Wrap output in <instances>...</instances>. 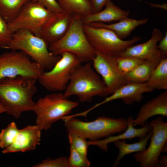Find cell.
Masks as SVG:
<instances>
[{"mask_svg":"<svg viewBox=\"0 0 167 167\" xmlns=\"http://www.w3.org/2000/svg\"><path fill=\"white\" fill-rule=\"evenodd\" d=\"M37 80L22 76L0 80V103L6 113L17 118L25 111H33L32 98L37 91Z\"/></svg>","mask_w":167,"mask_h":167,"instance_id":"6da1fadb","label":"cell"},{"mask_svg":"<svg viewBox=\"0 0 167 167\" xmlns=\"http://www.w3.org/2000/svg\"><path fill=\"white\" fill-rule=\"evenodd\" d=\"M92 62L80 64L74 69L63 93L65 97L76 95L80 102H91L94 96L108 95L104 82L92 69Z\"/></svg>","mask_w":167,"mask_h":167,"instance_id":"7a4b0ae2","label":"cell"},{"mask_svg":"<svg viewBox=\"0 0 167 167\" xmlns=\"http://www.w3.org/2000/svg\"><path fill=\"white\" fill-rule=\"evenodd\" d=\"M84 26L82 16L74 15L65 34L58 40L49 45L50 51L56 56L69 52L76 55L82 62L92 61L96 53L86 37Z\"/></svg>","mask_w":167,"mask_h":167,"instance_id":"3957f363","label":"cell"},{"mask_svg":"<svg viewBox=\"0 0 167 167\" xmlns=\"http://www.w3.org/2000/svg\"><path fill=\"white\" fill-rule=\"evenodd\" d=\"M49 45L42 37L36 36L28 30L21 29L13 33L11 41L4 49L22 51L44 70H50L61 56L52 53Z\"/></svg>","mask_w":167,"mask_h":167,"instance_id":"277c9868","label":"cell"},{"mask_svg":"<svg viewBox=\"0 0 167 167\" xmlns=\"http://www.w3.org/2000/svg\"><path fill=\"white\" fill-rule=\"evenodd\" d=\"M63 120L68 133L91 141L100 140L115 134L121 133L126 129L128 124L127 118H114L104 116L99 117L95 120L89 122L74 117Z\"/></svg>","mask_w":167,"mask_h":167,"instance_id":"5b68a950","label":"cell"},{"mask_svg":"<svg viewBox=\"0 0 167 167\" xmlns=\"http://www.w3.org/2000/svg\"><path fill=\"white\" fill-rule=\"evenodd\" d=\"M78 104V101L68 100L59 92L47 94L35 103L33 111L36 115V125L41 130L49 129L54 123L70 114Z\"/></svg>","mask_w":167,"mask_h":167,"instance_id":"8992f818","label":"cell"},{"mask_svg":"<svg viewBox=\"0 0 167 167\" xmlns=\"http://www.w3.org/2000/svg\"><path fill=\"white\" fill-rule=\"evenodd\" d=\"M84 29L90 45L95 51L116 58L127 48L141 39L138 36L130 40L120 38L113 31L84 24Z\"/></svg>","mask_w":167,"mask_h":167,"instance_id":"52a82bcc","label":"cell"},{"mask_svg":"<svg viewBox=\"0 0 167 167\" xmlns=\"http://www.w3.org/2000/svg\"><path fill=\"white\" fill-rule=\"evenodd\" d=\"M44 71L22 51L11 50L0 54V80L18 76L38 80Z\"/></svg>","mask_w":167,"mask_h":167,"instance_id":"ba28073f","label":"cell"},{"mask_svg":"<svg viewBox=\"0 0 167 167\" xmlns=\"http://www.w3.org/2000/svg\"><path fill=\"white\" fill-rule=\"evenodd\" d=\"M61 56L53 67L48 71H44L38 79L43 87L50 92L65 90L73 70L82 63L76 55L70 52H64Z\"/></svg>","mask_w":167,"mask_h":167,"instance_id":"9c48e42d","label":"cell"},{"mask_svg":"<svg viewBox=\"0 0 167 167\" xmlns=\"http://www.w3.org/2000/svg\"><path fill=\"white\" fill-rule=\"evenodd\" d=\"M55 13L39 3L30 0L24 6L17 17L7 23L8 27L12 33L19 29H24L41 37L43 28Z\"/></svg>","mask_w":167,"mask_h":167,"instance_id":"30bf717a","label":"cell"},{"mask_svg":"<svg viewBox=\"0 0 167 167\" xmlns=\"http://www.w3.org/2000/svg\"><path fill=\"white\" fill-rule=\"evenodd\" d=\"M160 116L151 121L152 134L149 145L143 152L135 153L133 157L140 167H159L161 153L167 151V122Z\"/></svg>","mask_w":167,"mask_h":167,"instance_id":"8fae6325","label":"cell"},{"mask_svg":"<svg viewBox=\"0 0 167 167\" xmlns=\"http://www.w3.org/2000/svg\"><path fill=\"white\" fill-rule=\"evenodd\" d=\"M93 65L103 78L108 95L127 84L124 73L119 68L115 58L96 51Z\"/></svg>","mask_w":167,"mask_h":167,"instance_id":"7c38bea8","label":"cell"},{"mask_svg":"<svg viewBox=\"0 0 167 167\" xmlns=\"http://www.w3.org/2000/svg\"><path fill=\"white\" fill-rule=\"evenodd\" d=\"M163 36V33L159 29L154 28L148 40L131 46L122 53L119 57H133L158 64L163 57L158 49L157 43Z\"/></svg>","mask_w":167,"mask_h":167,"instance_id":"4fadbf2b","label":"cell"},{"mask_svg":"<svg viewBox=\"0 0 167 167\" xmlns=\"http://www.w3.org/2000/svg\"><path fill=\"white\" fill-rule=\"evenodd\" d=\"M153 91L147 86L146 83H127L89 110L90 111L103 104L118 99L122 100L125 104L128 105H131L134 102H139L143 98V94Z\"/></svg>","mask_w":167,"mask_h":167,"instance_id":"5bb4252c","label":"cell"},{"mask_svg":"<svg viewBox=\"0 0 167 167\" xmlns=\"http://www.w3.org/2000/svg\"><path fill=\"white\" fill-rule=\"evenodd\" d=\"M41 130L37 125L19 130L13 143L2 151L4 154L33 150L41 141Z\"/></svg>","mask_w":167,"mask_h":167,"instance_id":"9a60e30c","label":"cell"},{"mask_svg":"<svg viewBox=\"0 0 167 167\" xmlns=\"http://www.w3.org/2000/svg\"><path fill=\"white\" fill-rule=\"evenodd\" d=\"M74 15L63 11L55 13L43 28L41 37L49 45L58 40L67 32Z\"/></svg>","mask_w":167,"mask_h":167,"instance_id":"2e32d148","label":"cell"},{"mask_svg":"<svg viewBox=\"0 0 167 167\" xmlns=\"http://www.w3.org/2000/svg\"><path fill=\"white\" fill-rule=\"evenodd\" d=\"M156 115L163 117L167 116V90L144 104L132 122L135 127L138 125L142 126L149 118Z\"/></svg>","mask_w":167,"mask_h":167,"instance_id":"e0dca14e","label":"cell"},{"mask_svg":"<svg viewBox=\"0 0 167 167\" xmlns=\"http://www.w3.org/2000/svg\"><path fill=\"white\" fill-rule=\"evenodd\" d=\"M128 124L126 129L123 132L115 136H111L105 139L93 141L92 144L96 145L101 149L107 151L108 144L111 143L121 140L131 139L135 138H139L140 139L145 137L152 130L150 122L147 121L142 127L135 128L132 122L133 118L129 117L127 118Z\"/></svg>","mask_w":167,"mask_h":167,"instance_id":"ac0fdd59","label":"cell"},{"mask_svg":"<svg viewBox=\"0 0 167 167\" xmlns=\"http://www.w3.org/2000/svg\"><path fill=\"white\" fill-rule=\"evenodd\" d=\"M105 9L94 13L82 16L84 24L92 23L106 22L119 21L128 17L131 11L122 9L110 0L105 4Z\"/></svg>","mask_w":167,"mask_h":167,"instance_id":"d6986e66","label":"cell"},{"mask_svg":"<svg viewBox=\"0 0 167 167\" xmlns=\"http://www.w3.org/2000/svg\"><path fill=\"white\" fill-rule=\"evenodd\" d=\"M118 21V22L111 24L96 22L86 24L109 29L113 31L120 38L123 40L129 36L136 28L146 24L148 21V19L137 20L128 17Z\"/></svg>","mask_w":167,"mask_h":167,"instance_id":"ffe728a7","label":"cell"},{"mask_svg":"<svg viewBox=\"0 0 167 167\" xmlns=\"http://www.w3.org/2000/svg\"><path fill=\"white\" fill-rule=\"evenodd\" d=\"M152 134V130L145 137L137 142L127 143L125 140H118L113 142L118 150V154L114 162L113 167H116L120 164V161L126 155L137 152H142L146 149V146Z\"/></svg>","mask_w":167,"mask_h":167,"instance_id":"44dd1931","label":"cell"},{"mask_svg":"<svg viewBox=\"0 0 167 167\" xmlns=\"http://www.w3.org/2000/svg\"><path fill=\"white\" fill-rule=\"evenodd\" d=\"M158 64L145 61L131 71L124 73L127 83H142L146 82Z\"/></svg>","mask_w":167,"mask_h":167,"instance_id":"7402d4cb","label":"cell"},{"mask_svg":"<svg viewBox=\"0 0 167 167\" xmlns=\"http://www.w3.org/2000/svg\"><path fill=\"white\" fill-rule=\"evenodd\" d=\"M147 86L153 90H167V58L163 57L146 82Z\"/></svg>","mask_w":167,"mask_h":167,"instance_id":"603a6c76","label":"cell"},{"mask_svg":"<svg viewBox=\"0 0 167 167\" xmlns=\"http://www.w3.org/2000/svg\"><path fill=\"white\" fill-rule=\"evenodd\" d=\"M63 11L81 16L93 13L90 0H56Z\"/></svg>","mask_w":167,"mask_h":167,"instance_id":"cb8c5ba5","label":"cell"},{"mask_svg":"<svg viewBox=\"0 0 167 167\" xmlns=\"http://www.w3.org/2000/svg\"><path fill=\"white\" fill-rule=\"evenodd\" d=\"M30 0H0V15L7 23L13 20Z\"/></svg>","mask_w":167,"mask_h":167,"instance_id":"d4e9b609","label":"cell"},{"mask_svg":"<svg viewBox=\"0 0 167 167\" xmlns=\"http://www.w3.org/2000/svg\"><path fill=\"white\" fill-rule=\"evenodd\" d=\"M19 131L14 122L2 129L0 132V147L4 149L10 146L15 140Z\"/></svg>","mask_w":167,"mask_h":167,"instance_id":"484cf974","label":"cell"},{"mask_svg":"<svg viewBox=\"0 0 167 167\" xmlns=\"http://www.w3.org/2000/svg\"><path fill=\"white\" fill-rule=\"evenodd\" d=\"M117 65L124 73L129 72L145 61L133 57H119L115 58Z\"/></svg>","mask_w":167,"mask_h":167,"instance_id":"4316f807","label":"cell"},{"mask_svg":"<svg viewBox=\"0 0 167 167\" xmlns=\"http://www.w3.org/2000/svg\"><path fill=\"white\" fill-rule=\"evenodd\" d=\"M68 138L70 146L81 154L87 157L88 148L89 145L86 139L71 133H68Z\"/></svg>","mask_w":167,"mask_h":167,"instance_id":"83f0119b","label":"cell"},{"mask_svg":"<svg viewBox=\"0 0 167 167\" xmlns=\"http://www.w3.org/2000/svg\"><path fill=\"white\" fill-rule=\"evenodd\" d=\"M68 160L70 167H88L91 164L87 157L81 154L71 146Z\"/></svg>","mask_w":167,"mask_h":167,"instance_id":"f1b7e54d","label":"cell"},{"mask_svg":"<svg viewBox=\"0 0 167 167\" xmlns=\"http://www.w3.org/2000/svg\"><path fill=\"white\" fill-rule=\"evenodd\" d=\"M13 33L9 31L7 23L0 15V47L4 49L11 41Z\"/></svg>","mask_w":167,"mask_h":167,"instance_id":"f546056e","label":"cell"},{"mask_svg":"<svg viewBox=\"0 0 167 167\" xmlns=\"http://www.w3.org/2000/svg\"><path fill=\"white\" fill-rule=\"evenodd\" d=\"M35 167H70L68 158L62 156L52 159L47 158L41 163L34 165Z\"/></svg>","mask_w":167,"mask_h":167,"instance_id":"4dcf8cb0","label":"cell"},{"mask_svg":"<svg viewBox=\"0 0 167 167\" xmlns=\"http://www.w3.org/2000/svg\"><path fill=\"white\" fill-rule=\"evenodd\" d=\"M44 6L50 11L58 13L62 11L56 0H30Z\"/></svg>","mask_w":167,"mask_h":167,"instance_id":"1f68e13d","label":"cell"},{"mask_svg":"<svg viewBox=\"0 0 167 167\" xmlns=\"http://www.w3.org/2000/svg\"><path fill=\"white\" fill-rule=\"evenodd\" d=\"M158 49L162 57H167V32H165V36L159 41L158 45Z\"/></svg>","mask_w":167,"mask_h":167,"instance_id":"d6a6232c","label":"cell"},{"mask_svg":"<svg viewBox=\"0 0 167 167\" xmlns=\"http://www.w3.org/2000/svg\"><path fill=\"white\" fill-rule=\"evenodd\" d=\"M93 9V13L102 10L106 3L109 0H90Z\"/></svg>","mask_w":167,"mask_h":167,"instance_id":"836d02e7","label":"cell"},{"mask_svg":"<svg viewBox=\"0 0 167 167\" xmlns=\"http://www.w3.org/2000/svg\"><path fill=\"white\" fill-rule=\"evenodd\" d=\"M159 167H167V156L164 155L160 156L158 160Z\"/></svg>","mask_w":167,"mask_h":167,"instance_id":"e575fe53","label":"cell"},{"mask_svg":"<svg viewBox=\"0 0 167 167\" xmlns=\"http://www.w3.org/2000/svg\"><path fill=\"white\" fill-rule=\"evenodd\" d=\"M148 4L152 7L162 9L165 10H167V4L165 3L164 2L162 4H159L150 2Z\"/></svg>","mask_w":167,"mask_h":167,"instance_id":"d590c367","label":"cell"},{"mask_svg":"<svg viewBox=\"0 0 167 167\" xmlns=\"http://www.w3.org/2000/svg\"><path fill=\"white\" fill-rule=\"evenodd\" d=\"M6 112V110L4 106L0 103V114Z\"/></svg>","mask_w":167,"mask_h":167,"instance_id":"8d00e7d4","label":"cell"}]
</instances>
